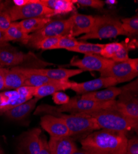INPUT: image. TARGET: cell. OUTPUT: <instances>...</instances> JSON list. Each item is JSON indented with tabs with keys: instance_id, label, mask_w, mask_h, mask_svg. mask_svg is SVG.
I'll return each instance as SVG.
<instances>
[{
	"instance_id": "obj_9",
	"label": "cell",
	"mask_w": 138,
	"mask_h": 154,
	"mask_svg": "<svg viewBox=\"0 0 138 154\" xmlns=\"http://www.w3.org/2000/svg\"><path fill=\"white\" fill-rule=\"evenodd\" d=\"M114 61L106 59L99 54L85 55L82 59L74 57L70 61V65L77 67L84 71L101 72L114 63Z\"/></svg>"
},
{
	"instance_id": "obj_27",
	"label": "cell",
	"mask_w": 138,
	"mask_h": 154,
	"mask_svg": "<svg viewBox=\"0 0 138 154\" xmlns=\"http://www.w3.org/2000/svg\"><path fill=\"white\" fill-rule=\"evenodd\" d=\"M121 28L128 35H137L138 33V17L123 18L121 20Z\"/></svg>"
},
{
	"instance_id": "obj_35",
	"label": "cell",
	"mask_w": 138,
	"mask_h": 154,
	"mask_svg": "<svg viewBox=\"0 0 138 154\" xmlns=\"http://www.w3.org/2000/svg\"><path fill=\"white\" fill-rule=\"evenodd\" d=\"M52 99L54 103L58 106H62L66 104L69 101L70 97L66 93L61 91H58L53 94Z\"/></svg>"
},
{
	"instance_id": "obj_15",
	"label": "cell",
	"mask_w": 138,
	"mask_h": 154,
	"mask_svg": "<svg viewBox=\"0 0 138 154\" xmlns=\"http://www.w3.org/2000/svg\"><path fill=\"white\" fill-rule=\"evenodd\" d=\"M32 73L47 76L54 80L68 82L72 76L79 75L83 72L81 69H28Z\"/></svg>"
},
{
	"instance_id": "obj_1",
	"label": "cell",
	"mask_w": 138,
	"mask_h": 154,
	"mask_svg": "<svg viewBox=\"0 0 138 154\" xmlns=\"http://www.w3.org/2000/svg\"><path fill=\"white\" fill-rule=\"evenodd\" d=\"M128 138L126 133L99 130L81 139V149L88 154H125Z\"/></svg>"
},
{
	"instance_id": "obj_42",
	"label": "cell",
	"mask_w": 138,
	"mask_h": 154,
	"mask_svg": "<svg viewBox=\"0 0 138 154\" xmlns=\"http://www.w3.org/2000/svg\"><path fill=\"white\" fill-rule=\"evenodd\" d=\"M72 154H88V153H87L86 152H85L84 150H82V149L81 150L77 149L73 152Z\"/></svg>"
},
{
	"instance_id": "obj_6",
	"label": "cell",
	"mask_w": 138,
	"mask_h": 154,
	"mask_svg": "<svg viewBox=\"0 0 138 154\" xmlns=\"http://www.w3.org/2000/svg\"><path fill=\"white\" fill-rule=\"evenodd\" d=\"M116 100L108 102H96L92 100L84 99L81 97H74L69 99L66 104L60 106L53 109L61 113L69 112L70 114L84 113L89 114L91 113L107 109L114 106Z\"/></svg>"
},
{
	"instance_id": "obj_30",
	"label": "cell",
	"mask_w": 138,
	"mask_h": 154,
	"mask_svg": "<svg viewBox=\"0 0 138 154\" xmlns=\"http://www.w3.org/2000/svg\"><path fill=\"white\" fill-rule=\"evenodd\" d=\"M61 36H58L44 38V39L42 40L39 43H37L34 48L37 49H40L42 50L54 49L55 47L57 45Z\"/></svg>"
},
{
	"instance_id": "obj_40",
	"label": "cell",
	"mask_w": 138,
	"mask_h": 154,
	"mask_svg": "<svg viewBox=\"0 0 138 154\" xmlns=\"http://www.w3.org/2000/svg\"><path fill=\"white\" fill-rule=\"evenodd\" d=\"M5 89V80H4V72L3 68H0V91Z\"/></svg>"
},
{
	"instance_id": "obj_7",
	"label": "cell",
	"mask_w": 138,
	"mask_h": 154,
	"mask_svg": "<svg viewBox=\"0 0 138 154\" xmlns=\"http://www.w3.org/2000/svg\"><path fill=\"white\" fill-rule=\"evenodd\" d=\"M71 16L67 19L52 20L39 30L30 34L27 45L34 48L37 43L44 38L67 35H71Z\"/></svg>"
},
{
	"instance_id": "obj_47",
	"label": "cell",
	"mask_w": 138,
	"mask_h": 154,
	"mask_svg": "<svg viewBox=\"0 0 138 154\" xmlns=\"http://www.w3.org/2000/svg\"><path fill=\"white\" fill-rule=\"evenodd\" d=\"M20 154H22V153H21H21H20Z\"/></svg>"
},
{
	"instance_id": "obj_17",
	"label": "cell",
	"mask_w": 138,
	"mask_h": 154,
	"mask_svg": "<svg viewBox=\"0 0 138 154\" xmlns=\"http://www.w3.org/2000/svg\"><path fill=\"white\" fill-rule=\"evenodd\" d=\"M48 143L52 154H72L78 149L70 136L50 137Z\"/></svg>"
},
{
	"instance_id": "obj_22",
	"label": "cell",
	"mask_w": 138,
	"mask_h": 154,
	"mask_svg": "<svg viewBox=\"0 0 138 154\" xmlns=\"http://www.w3.org/2000/svg\"><path fill=\"white\" fill-rule=\"evenodd\" d=\"M43 6L52 9L55 14H66L74 11L75 6L72 0H39Z\"/></svg>"
},
{
	"instance_id": "obj_10",
	"label": "cell",
	"mask_w": 138,
	"mask_h": 154,
	"mask_svg": "<svg viewBox=\"0 0 138 154\" xmlns=\"http://www.w3.org/2000/svg\"><path fill=\"white\" fill-rule=\"evenodd\" d=\"M100 77H111L115 79L118 83L130 82L137 76L130 66L128 60L114 62L110 67L100 72Z\"/></svg>"
},
{
	"instance_id": "obj_11",
	"label": "cell",
	"mask_w": 138,
	"mask_h": 154,
	"mask_svg": "<svg viewBox=\"0 0 138 154\" xmlns=\"http://www.w3.org/2000/svg\"><path fill=\"white\" fill-rule=\"evenodd\" d=\"M40 125L43 129L50 134V137H71V132L66 124L61 118L45 114L41 117Z\"/></svg>"
},
{
	"instance_id": "obj_2",
	"label": "cell",
	"mask_w": 138,
	"mask_h": 154,
	"mask_svg": "<svg viewBox=\"0 0 138 154\" xmlns=\"http://www.w3.org/2000/svg\"><path fill=\"white\" fill-rule=\"evenodd\" d=\"M88 115L94 119L99 130L125 133L132 130L137 131L138 122L125 117L117 109L115 104L111 107L100 110Z\"/></svg>"
},
{
	"instance_id": "obj_34",
	"label": "cell",
	"mask_w": 138,
	"mask_h": 154,
	"mask_svg": "<svg viewBox=\"0 0 138 154\" xmlns=\"http://www.w3.org/2000/svg\"><path fill=\"white\" fill-rule=\"evenodd\" d=\"M12 23L10 16L7 9H2L0 11V30L5 32Z\"/></svg>"
},
{
	"instance_id": "obj_37",
	"label": "cell",
	"mask_w": 138,
	"mask_h": 154,
	"mask_svg": "<svg viewBox=\"0 0 138 154\" xmlns=\"http://www.w3.org/2000/svg\"><path fill=\"white\" fill-rule=\"evenodd\" d=\"M39 154H52L48 146V141L45 138H42L41 149Z\"/></svg>"
},
{
	"instance_id": "obj_13",
	"label": "cell",
	"mask_w": 138,
	"mask_h": 154,
	"mask_svg": "<svg viewBox=\"0 0 138 154\" xmlns=\"http://www.w3.org/2000/svg\"><path fill=\"white\" fill-rule=\"evenodd\" d=\"M42 131L36 128L26 132L20 142L21 152L22 154H39L42 144Z\"/></svg>"
},
{
	"instance_id": "obj_44",
	"label": "cell",
	"mask_w": 138,
	"mask_h": 154,
	"mask_svg": "<svg viewBox=\"0 0 138 154\" xmlns=\"http://www.w3.org/2000/svg\"><path fill=\"white\" fill-rule=\"evenodd\" d=\"M3 9H5V4L2 1H0V11Z\"/></svg>"
},
{
	"instance_id": "obj_26",
	"label": "cell",
	"mask_w": 138,
	"mask_h": 154,
	"mask_svg": "<svg viewBox=\"0 0 138 154\" xmlns=\"http://www.w3.org/2000/svg\"><path fill=\"white\" fill-rule=\"evenodd\" d=\"M104 44L99 43H89L80 41L79 45L71 49L69 51L76 52L79 53L88 54H99L102 51Z\"/></svg>"
},
{
	"instance_id": "obj_5",
	"label": "cell",
	"mask_w": 138,
	"mask_h": 154,
	"mask_svg": "<svg viewBox=\"0 0 138 154\" xmlns=\"http://www.w3.org/2000/svg\"><path fill=\"white\" fill-rule=\"evenodd\" d=\"M121 92L116 100L117 109L125 117L138 122L137 80L121 88Z\"/></svg>"
},
{
	"instance_id": "obj_39",
	"label": "cell",
	"mask_w": 138,
	"mask_h": 154,
	"mask_svg": "<svg viewBox=\"0 0 138 154\" xmlns=\"http://www.w3.org/2000/svg\"><path fill=\"white\" fill-rule=\"evenodd\" d=\"M33 1L34 0H14V1H12V2L15 5L14 6L21 7L32 3Z\"/></svg>"
},
{
	"instance_id": "obj_20",
	"label": "cell",
	"mask_w": 138,
	"mask_h": 154,
	"mask_svg": "<svg viewBox=\"0 0 138 154\" xmlns=\"http://www.w3.org/2000/svg\"><path fill=\"white\" fill-rule=\"evenodd\" d=\"M73 84V82H61L55 81L40 87L36 88L34 93V97L38 99L52 95L56 92L65 91L70 89Z\"/></svg>"
},
{
	"instance_id": "obj_41",
	"label": "cell",
	"mask_w": 138,
	"mask_h": 154,
	"mask_svg": "<svg viewBox=\"0 0 138 154\" xmlns=\"http://www.w3.org/2000/svg\"><path fill=\"white\" fill-rule=\"evenodd\" d=\"M6 40L5 37V32L0 30V45L6 44Z\"/></svg>"
},
{
	"instance_id": "obj_18",
	"label": "cell",
	"mask_w": 138,
	"mask_h": 154,
	"mask_svg": "<svg viewBox=\"0 0 138 154\" xmlns=\"http://www.w3.org/2000/svg\"><path fill=\"white\" fill-rule=\"evenodd\" d=\"M39 99L35 97L26 102L19 104L16 107L11 109L4 112L5 116L9 119L14 120H21L27 117L35 108Z\"/></svg>"
},
{
	"instance_id": "obj_12",
	"label": "cell",
	"mask_w": 138,
	"mask_h": 154,
	"mask_svg": "<svg viewBox=\"0 0 138 154\" xmlns=\"http://www.w3.org/2000/svg\"><path fill=\"white\" fill-rule=\"evenodd\" d=\"M117 84V81L111 77H100L82 83L73 82L70 89L78 94H84L98 91L101 88L115 86Z\"/></svg>"
},
{
	"instance_id": "obj_31",
	"label": "cell",
	"mask_w": 138,
	"mask_h": 154,
	"mask_svg": "<svg viewBox=\"0 0 138 154\" xmlns=\"http://www.w3.org/2000/svg\"><path fill=\"white\" fill-rule=\"evenodd\" d=\"M133 45H128L127 43L124 42V45L122 46V48L118 51L117 52L114 54L111 58V60H114V62H124L127 60L130 57L128 55L129 49H130L131 47H132Z\"/></svg>"
},
{
	"instance_id": "obj_14",
	"label": "cell",
	"mask_w": 138,
	"mask_h": 154,
	"mask_svg": "<svg viewBox=\"0 0 138 154\" xmlns=\"http://www.w3.org/2000/svg\"><path fill=\"white\" fill-rule=\"evenodd\" d=\"M27 54L6 44L0 45V68L16 66L22 63L27 58Z\"/></svg>"
},
{
	"instance_id": "obj_8",
	"label": "cell",
	"mask_w": 138,
	"mask_h": 154,
	"mask_svg": "<svg viewBox=\"0 0 138 154\" xmlns=\"http://www.w3.org/2000/svg\"><path fill=\"white\" fill-rule=\"evenodd\" d=\"M7 11L12 22L35 17L51 18L55 16L52 9L41 4L39 0H34L32 3L21 7L14 6Z\"/></svg>"
},
{
	"instance_id": "obj_38",
	"label": "cell",
	"mask_w": 138,
	"mask_h": 154,
	"mask_svg": "<svg viewBox=\"0 0 138 154\" xmlns=\"http://www.w3.org/2000/svg\"><path fill=\"white\" fill-rule=\"evenodd\" d=\"M127 60L130 64V66H131V69L135 72L138 73V59L137 58H134V59L129 58Z\"/></svg>"
},
{
	"instance_id": "obj_25",
	"label": "cell",
	"mask_w": 138,
	"mask_h": 154,
	"mask_svg": "<svg viewBox=\"0 0 138 154\" xmlns=\"http://www.w3.org/2000/svg\"><path fill=\"white\" fill-rule=\"evenodd\" d=\"M52 20L50 17H35L22 20L19 23L22 30L29 35L39 30Z\"/></svg>"
},
{
	"instance_id": "obj_45",
	"label": "cell",
	"mask_w": 138,
	"mask_h": 154,
	"mask_svg": "<svg viewBox=\"0 0 138 154\" xmlns=\"http://www.w3.org/2000/svg\"><path fill=\"white\" fill-rule=\"evenodd\" d=\"M3 103V99H2V96H0V106L2 105V104Z\"/></svg>"
},
{
	"instance_id": "obj_32",
	"label": "cell",
	"mask_w": 138,
	"mask_h": 154,
	"mask_svg": "<svg viewBox=\"0 0 138 154\" xmlns=\"http://www.w3.org/2000/svg\"><path fill=\"white\" fill-rule=\"evenodd\" d=\"M72 2L81 6L91 7L95 9H102L105 5L104 2L101 0H72Z\"/></svg>"
},
{
	"instance_id": "obj_3",
	"label": "cell",
	"mask_w": 138,
	"mask_h": 154,
	"mask_svg": "<svg viewBox=\"0 0 138 154\" xmlns=\"http://www.w3.org/2000/svg\"><path fill=\"white\" fill-rule=\"evenodd\" d=\"M39 112H46L47 114L62 119L69 130L71 136L86 133L90 134L93 131L99 130L95 120L88 114H66L58 112L53 109V107L48 105L39 107L35 112V114Z\"/></svg>"
},
{
	"instance_id": "obj_36",
	"label": "cell",
	"mask_w": 138,
	"mask_h": 154,
	"mask_svg": "<svg viewBox=\"0 0 138 154\" xmlns=\"http://www.w3.org/2000/svg\"><path fill=\"white\" fill-rule=\"evenodd\" d=\"M125 154H138L137 137H133L130 139H128Z\"/></svg>"
},
{
	"instance_id": "obj_46",
	"label": "cell",
	"mask_w": 138,
	"mask_h": 154,
	"mask_svg": "<svg viewBox=\"0 0 138 154\" xmlns=\"http://www.w3.org/2000/svg\"><path fill=\"white\" fill-rule=\"evenodd\" d=\"M0 154H4L3 151L2 150V149H1V147H0Z\"/></svg>"
},
{
	"instance_id": "obj_19",
	"label": "cell",
	"mask_w": 138,
	"mask_h": 154,
	"mask_svg": "<svg viewBox=\"0 0 138 154\" xmlns=\"http://www.w3.org/2000/svg\"><path fill=\"white\" fill-rule=\"evenodd\" d=\"M121 88L111 86L103 90L82 94L80 97L82 99L92 100L96 102H108L115 100L116 97L121 94Z\"/></svg>"
},
{
	"instance_id": "obj_33",
	"label": "cell",
	"mask_w": 138,
	"mask_h": 154,
	"mask_svg": "<svg viewBox=\"0 0 138 154\" xmlns=\"http://www.w3.org/2000/svg\"><path fill=\"white\" fill-rule=\"evenodd\" d=\"M36 88L28 86H22L16 90L18 91L19 96L26 100H29L34 96V93L35 91Z\"/></svg>"
},
{
	"instance_id": "obj_28",
	"label": "cell",
	"mask_w": 138,
	"mask_h": 154,
	"mask_svg": "<svg viewBox=\"0 0 138 154\" xmlns=\"http://www.w3.org/2000/svg\"><path fill=\"white\" fill-rule=\"evenodd\" d=\"M124 45V42L121 43L114 42L107 44H104L100 55L108 59H111L114 54L119 51Z\"/></svg>"
},
{
	"instance_id": "obj_16",
	"label": "cell",
	"mask_w": 138,
	"mask_h": 154,
	"mask_svg": "<svg viewBox=\"0 0 138 154\" xmlns=\"http://www.w3.org/2000/svg\"><path fill=\"white\" fill-rule=\"evenodd\" d=\"M71 17V36L74 38L82 34L88 33L93 27L95 18L92 16L79 13H74Z\"/></svg>"
},
{
	"instance_id": "obj_4",
	"label": "cell",
	"mask_w": 138,
	"mask_h": 154,
	"mask_svg": "<svg viewBox=\"0 0 138 154\" xmlns=\"http://www.w3.org/2000/svg\"><path fill=\"white\" fill-rule=\"evenodd\" d=\"M95 17V22L91 30L88 33L81 36L80 40L105 39L115 38L120 35H128L122 29L121 21L118 19L110 16Z\"/></svg>"
},
{
	"instance_id": "obj_29",
	"label": "cell",
	"mask_w": 138,
	"mask_h": 154,
	"mask_svg": "<svg viewBox=\"0 0 138 154\" xmlns=\"http://www.w3.org/2000/svg\"><path fill=\"white\" fill-rule=\"evenodd\" d=\"M79 42H80L70 35H64L60 38L54 49H65L69 51V49L78 46Z\"/></svg>"
},
{
	"instance_id": "obj_23",
	"label": "cell",
	"mask_w": 138,
	"mask_h": 154,
	"mask_svg": "<svg viewBox=\"0 0 138 154\" xmlns=\"http://www.w3.org/2000/svg\"><path fill=\"white\" fill-rule=\"evenodd\" d=\"M5 89H16L24 85V76L16 67L11 70L3 68Z\"/></svg>"
},
{
	"instance_id": "obj_21",
	"label": "cell",
	"mask_w": 138,
	"mask_h": 154,
	"mask_svg": "<svg viewBox=\"0 0 138 154\" xmlns=\"http://www.w3.org/2000/svg\"><path fill=\"white\" fill-rule=\"evenodd\" d=\"M15 67L18 71H19L24 76L25 81H24V86L38 88L44 85L57 81V80L50 79L48 78L47 76L44 75L32 73L30 72L28 69H26V68H22L19 67Z\"/></svg>"
},
{
	"instance_id": "obj_43",
	"label": "cell",
	"mask_w": 138,
	"mask_h": 154,
	"mask_svg": "<svg viewBox=\"0 0 138 154\" xmlns=\"http://www.w3.org/2000/svg\"><path fill=\"white\" fill-rule=\"evenodd\" d=\"M105 4L110 5H114L117 3V1H115V0H107V1L104 2Z\"/></svg>"
},
{
	"instance_id": "obj_24",
	"label": "cell",
	"mask_w": 138,
	"mask_h": 154,
	"mask_svg": "<svg viewBox=\"0 0 138 154\" xmlns=\"http://www.w3.org/2000/svg\"><path fill=\"white\" fill-rule=\"evenodd\" d=\"M5 33L7 43L11 41H15L27 45L29 42L30 34H27L22 30L20 27L19 22H12L10 27Z\"/></svg>"
}]
</instances>
